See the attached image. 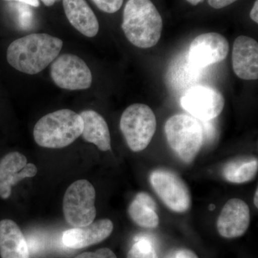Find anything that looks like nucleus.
Here are the masks:
<instances>
[{
  "instance_id": "31",
  "label": "nucleus",
  "mask_w": 258,
  "mask_h": 258,
  "mask_svg": "<svg viewBox=\"0 0 258 258\" xmlns=\"http://www.w3.org/2000/svg\"><path fill=\"white\" fill-rule=\"evenodd\" d=\"M41 1L45 6L50 7L55 4L57 2L60 1V0H41Z\"/></svg>"
},
{
  "instance_id": "17",
  "label": "nucleus",
  "mask_w": 258,
  "mask_h": 258,
  "mask_svg": "<svg viewBox=\"0 0 258 258\" xmlns=\"http://www.w3.org/2000/svg\"><path fill=\"white\" fill-rule=\"evenodd\" d=\"M83 122V138L95 144L103 152L111 149V135L106 120L93 110H86L80 113Z\"/></svg>"
},
{
  "instance_id": "2",
  "label": "nucleus",
  "mask_w": 258,
  "mask_h": 258,
  "mask_svg": "<svg viewBox=\"0 0 258 258\" xmlns=\"http://www.w3.org/2000/svg\"><path fill=\"white\" fill-rule=\"evenodd\" d=\"M121 27L132 45L149 48L160 40L163 20L151 0H128L123 10Z\"/></svg>"
},
{
  "instance_id": "33",
  "label": "nucleus",
  "mask_w": 258,
  "mask_h": 258,
  "mask_svg": "<svg viewBox=\"0 0 258 258\" xmlns=\"http://www.w3.org/2000/svg\"><path fill=\"white\" fill-rule=\"evenodd\" d=\"M257 192H258V190L257 189V190H256L255 194H254V205H255L256 208H257V196H258Z\"/></svg>"
},
{
  "instance_id": "32",
  "label": "nucleus",
  "mask_w": 258,
  "mask_h": 258,
  "mask_svg": "<svg viewBox=\"0 0 258 258\" xmlns=\"http://www.w3.org/2000/svg\"><path fill=\"white\" fill-rule=\"evenodd\" d=\"M186 2L190 3V4L192 5H198L200 2L203 1V0H186Z\"/></svg>"
},
{
  "instance_id": "25",
  "label": "nucleus",
  "mask_w": 258,
  "mask_h": 258,
  "mask_svg": "<svg viewBox=\"0 0 258 258\" xmlns=\"http://www.w3.org/2000/svg\"><path fill=\"white\" fill-rule=\"evenodd\" d=\"M134 200H137V202L145 205L148 208L152 209L154 211H157V205L152 197L149 194L146 192H140L137 194V196L135 197Z\"/></svg>"
},
{
  "instance_id": "10",
  "label": "nucleus",
  "mask_w": 258,
  "mask_h": 258,
  "mask_svg": "<svg viewBox=\"0 0 258 258\" xmlns=\"http://www.w3.org/2000/svg\"><path fill=\"white\" fill-rule=\"evenodd\" d=\"M228 52L229 42L227 39L217 32H208L199 35L191 42L187 55L194 66L203 69L222 62L227 57Z\"/></svg>"
},
{
  "instance_id": "4",
  "label": "nucleus",
  "mask_w": 258,
  "mask_h": 258,
  "mask_svg": "<svg viewBox=\"0 0 258 258\" xmlns=\"http://www.w3.org/2000/svg\"><path fill=\"white\" fill-rule=\"evenodd\" d=\"M164 131L168 143L183 161L191 163L204 142L200 121L185 114L173 115L166 120Z\"/></svg>"
},
{
  "instance_id": "22",
  "label": "nucleus",
  "mask_w": 258,
  "mask_h": 258,
  "mask_svg": "<svg viewBox=\"0 0 258 258\" xmlns=\"http://www.w3.org/2000/svg\"><path fill=\"white\" fill-rule=\"evenodd\" d=\"M10 7L15 10V16L19 26L23 29L30 28L33 21V13L30 5L13 2Z\"/></svg>"
},
{
  "instance_id": "30",
  "label": "nucleus",
  "mask_w": 258,
  "mask_h": 258,
  "mask_svg": "<svg viewBox=\"0 0 258 258\" xmlns=\"http://www.w3.org/2000/svg\"><path fill=\"white\" fill-rule=\"evenodd\" d=\"M249 17L254 23H258V0H256L253 5V8L251 10Z\"/></svg>"
},
{
  "instance_id": "28",
  "label": "nucleus",
  "mask_w": 258,
  "mask_h": 258,
  "mask_svg": "<svg viewBox=\"0 0 258 258\" xmlns=\"http://www.w3.org/2000/svg\"><path fill=\"white\" fill-rule=\"evenodd\" d=\"M174 258H199L197 254L188 249H181L174 252Z\"/></svg>"
},
{
  "instance_id": "14",
  "label": "nucleus",
  "mask_w": 258,
  "mask_h": 258,
  "mask_svg": "<svg viewBox=\"0 0 258 258\" xmlns=\"http://www.w3.org/2000/svg\"><path fill=\"white\" fill-rule=\"evenodd\" d=\"M113 230V222L108 219H103L84 227H75L66 231L62 236V242L70 248H84L106 240L111 235Z\"/></svg>"
},
{
  "instance_id": "26",
  "label": "nucleus",
  "mask_w": 258,
  "mask_h": 258,
  "mask_svg": "<svg viewBox=\"0 0 258 258\" xmlns=\"http://www.w3.org/2000/svg\"><path fill=\"white\" fill-rule=\"evenodd\" d=\"M199 121L203 129V139L205 138L208 141L213 139L215 131L213 123H211L210 120H199Z\"/></svg>"
},
{
  "instance_id": "13",
  "label": "nucleus",
  "mask_w": 258,
  "mask_h": 258,
  "mask_svg": "<svg viewBox=\"0 0 258 258\" xmlns=\"http://www.w3.org/2000/svg\"><path fill=\"white\" fill-rule=\"evenodd\" d=\"M232 69L237 77L246 81L258 79V43L252 37H237L232 48Z\"/></svg>"
},
{
  "instance_id": "8",
  "label": "nucleus",
  "mask_w": 258,
  "mask_h": 258,
  "mask_svg": "<svg viewBox=\"0 0 258 258\" xmlns=\"http://www.w3.org/2000/svg\"><path fill=\"white\" fill-rule=\"evenodd\" d=\"M51 79L57 87L69 91L88 89L93 81L91 70L79 56L63 54L51 63Z\"/></svg>"
},
{
  "instance_id": "18",
  "label": "nucleus",
  "mask_w": 258,
  "mask_h": 258,
  "mask_svg": "<svg viewBox=\"0 0 258 258\" xmlns=\"http://www.w3.org/2000/svg\"><path fill=\"white\" fill-rule=\"evenodd\" d=\"M257 169V158H240L227 162L222 169V175L229 182L242 184L253 179Z\"/></svg>"
},
{
  "instance_id": "12",
  "label": "nucleus",
  "mask_w": 258,
  "mask_h": 258,
  "mask_svg": "<svg viewBox=\"0 0 258 258\" xmlns=\"http://www.w3.org/2000/svg\"><path fill=\"white\" fill-rule=\"evenodd\" d=\"M37 171L36 166L28 164L21 153L7 154L0 161V198H9L13 186L25 178L33 177Z\"/></svg>"
},
{
  "instance_id": "3",
  "label": "nucleus",
  "mask_w": 258,
  "mask_h": 258,
  "mask_svg": "<svg viewBox=\"0 0 258 258\" xmlns=\"http://www.w3.org/2000/svg\"><path fill=\"white\" fill-rule=\"evenodd\" d=\"M83 122L79 113L61 109L44 115L35 125V142L42 147L61 149L82 135Z\"/></svg>"
},
{
  "instance_id": "5",
  "label": "nucleus",
  "mask_w": 258,
  "mask_h": 258,
  "mask_svg": "<svg viewBox=\"0 0 258 258\" xmlns=\"http://www.w3.org/2000/svg\"><path fill=\"white\" fill-rule=\"evenodd\" d=\"M120 128L131 150L142 152L150 144L155 134L157 118L150 107L134 103L123 111Z\"/></svg>"
},
{
  "instance_id": "11",
  "label": "nucleus",
  "mask_w": 258,
  "mask_h": 258,
  "mask_svg": "<svg viewBox=\"0 0 258 258\" xmlns=\"http://www.w3.org/2000/svg\"><path fill=\"white\" fill-rule=\"evenodd\" d=\"M250 222L248 205L240 199H231L222 208L217 222L219 234L225 238L241 237Z\"/></svg>"
},
{
  "instance_id": "7",
  "label": "nucleus",
  "mask_w": 258,
  "mask_h": 258,
  "mask_svg": "<svg viewBox=\"0 0 258 258\" xmlns=\"http://www.w3.org/2000/svg\"><path fill=\"white\" fill-rule=\"evenodd\" d=\"M151 184L168 208L183 213L191 206V198L186 183L176 173L167 169H159L150 174Z\"/></svg>"
},
{
  "instance_id": "35",
  "label": "nucleus",
  "mask_w": 258,
  "mask_h": 258,
  "mask_svg": "<svg viewBox=\"0 0 258 258\" xmlns=\"http://www.w3.org/2000/svg\"><path fill=\"white\" fill-rule=\"evenodd\" d=\"M168 258H174V253L170 254Z\"/></svg>"
},
{
  "instance_id": "34",
  "label": "nucleus",
  "mask_w": 258,
  "mask_h": 258,
  "mask_svg": "<svg viewBox=\"0 0 258 258\" xmlns=\"http://www.w3.org/2000/svg\"><path fill=\"white\" fill-rule=\"evenodd\" d=\"M215 208V205H210V207H209V210H213Z\"/></svg>"
},
{
  "instance_id": "6",
  "label": "nucleus",
  "mask_w": 258,
  "mask_h": 258,
  "mask_svg": "<svg viewBox=\"0 0 258 258\" xmlns=\"http://www.w3.org/2000/svg\"><path fill=\"white\" fill-rule=\"evenodd\" d=\"M96 190L89 181L81 179L70 185L63 199L64 219L75 227L92 223L96 216Z\"/></svg>"
},
{
  "instance_id": "9",
  "label": "nucleus",
  "mask_w": 258,
  "mask_h": 258,
  "mask_svg": "<svg viewBox=\"0 0 258 258\" xmlns=\"http://www.w3.org/2000/svg\"><path fill=\"white\" fill-rule=\"evenodd\" d=\"M181 105L199 120H211L222 113L225 98L220 91L209 86H195L184 93Z\"/></svg>"
},
{
  "instance_id": "15",
  "label": "nucleus",
  "mask_w": 258,
  "mask_h": 258,
  "mask_svg": "<svg viewBox=\"0 0 258 258\" xmlns=\"http://www.w3.org/2000/svg\"><path fill=\"white\" fill-rule=\"evenodd\" d=\"M62 3L70 23L85 36H96L99 30V23L86 0H62Z\"/></svg>"
},
{
  "instance_id": "21",
  "label": "nucleus",
  "mask_w": 258,
  "mask_h": 258,
  "mask_svg": "<svg viewBox=\"0 0 258 258\" xmlns=\"http://www.w3.org/2000/svg\"><path fill=\"white\" fill-rule=\"evenodd\" d=\"M126 258H159L154 243L148 236L139 235L135 238V242L128 251Z\"/></svg>"
},
{
  "instance_id": "24",
  "label": "nucleus",
  "mask_w": 258,
  "mask_h": 258,
  "mask_svg": "<svg viewBox=\"0 0 258 258\" xmlns=\"http://www.w3.org/2000/svg\"><path fill=\"white\" fill-rule=\"evenodd\" d=\"M75 258H117L114 252L108 248L97 249L95 252H84Z\"/></svg>"
},
{
  "instance_id": "16",
  "label": "nucleus",
  "mask_w": 258,
  "mask_h": 258,
  "mask_svg": "<svg viewBox=\"0 0 258 258\" xmlns=\"http://www.w3.org/2000/svg\"><path fill=\"white\" fill-rule=\"evenodd\" d=\"M2 258H30V250L20 227L11 220L0 221Z\"/></svg>"
},
{
  "instance_id": "20",
  "label": "nucleus",
  "mask_w": 258,
  "mask_h": 258,
  "mask_svg": "<svg viewBox=\"0 0 258 258\" xmlns=\"http://www.w3.org/2000/svg\"><path fill=\"white\" fill-rule=\"evenodd\" d=\"M128 215L137 225L144 228H156L159 223L156 211L134 200L128 208Z\"/></svg>"
},
{
  "instance_id": "29",
  "label": "nucleus",
  "mask_w": 258,
  "mask_h": 258,
  "mask_svg": "<svg viewBox=\"0 0 258 258\" xmlns=\"http://www.w3.org/2000/svg\"><path fill=\"white\" fill-rule=\"evenodd\" d=\"M4 1L18 2V3H24V4H27L31 7H35V8L40 6L39 0H4Z\"/></svg>"
},
{
  "instance_id": "1",
  "label": "nucleus",
  "mask_w": 258,
  "mask_h": 258,
  "mask_svg": "<svg viewBox=\"0 0 258 258\" xmlns=\"http://www.w3.org/2000/svg\"><path fill=\"white\" fill-rule=\"evenodd\" d=\"M63 42L46 33H33L17 39L7 51L12 67L24 74H39L59 55Z\"/></svg>"
},
{
  "instance_id": "27",
  "label": "nucleus",
  "mask_w": 258,
  "mask_h": 258,
  "mask_svg": "<svg viewBox=\"0 0 258 258\" xmlns=\"http://www.w3.org/2000/svg\"><path fill=\"white\" fill-rule=\"evenodd\" d=\"M237 0H208L209 5L215 9H222L235 3Z\"/></svg>"
},
{
  "instance_id": "19",
  "label": "nucleus",
  "mask_w": 258,
  "mask_h": 258,
  "mask_svg": "<svg viewBox=\"0 0 258 258\" xmlns=\"http://www.w3.org/2000/svg\"><path fill=\"white\" fill-rule=\"evenodd\" d=\"M190 62L188 55L176 61L171 68L169 76L174 87L184 88L198 81L200 70Z\"/></svg>"
},
{
  "instance_id": "23",
  "label": "nucleus",
  "mask_w": 258,
  "mask_h": 258,
  "mask_svg": "<svg viewBox=\"0 0 258 258\" xmlns=\"http://www.w3.org/2000/svg\"><path fill=\"white\" fill-rule=\"evenodd\" d=\"M92 1L98 7V9L109 14L118 11L123 3V0H92Z\"/></svg>"
}]
</instances>
